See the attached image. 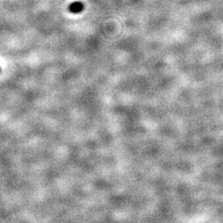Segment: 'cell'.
<instances>
[{
  "label": "cell",
  "mask_w": 223,
  "mask_h": 223,
  "mask_svg": "<svg viewBox=\"0 0 223 223\" xmlns=\"http://www.w3.org/2000/svg\"><path fill=\"white\" fill-rule=\"evenodd\" d=\"M83 7L84 6L80 3H74L70 7V10L72 13H79L83 9Z\"/></svg>",
  "instance_id": "cell-1"
}]
</instances>
